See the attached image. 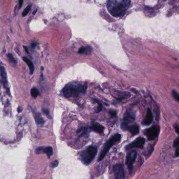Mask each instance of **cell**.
<instances>
[{
    "label": "cell",
    "mask_w": 179,
    "mask_h": 179,
    "mask_svg": "<svg viewBox=\"0 0 179 179\" xmlns=\"http://www.w3.org/2000/svg\"><path fill=\"white\" fill-rule=\"evenodd\" d=\"M130 3V0H109L108 10L114 17L121 18L125 14Z\"/></svg>",
    "instance_id": "6da1fadb"
},
{
    "label": "cell",
    "mask_w": 179,
    "mask_h": 179,
    "mask_svg": "<svg viewBox=\"0 0 179 179\" xmlns=\"http://www.w3.org/2000/svg\"><path fill=\"white\" fill-rule=\"evenodd\" d=\"M87 85L80 82H72L65 86L63 93L65 97L74 98L84 94L86 92Z\"/></svg>",
    "instance_id": "7a4b0ae2"
},
{
    "label": "cell",
    "mask_w": 179,
    "mask_h": 179,
    "mask_svg": "<svg viewBox=\"0 0 179 179\" xmlns=\"http://www.w3.org/2000/svg\"><path fill=\"white\" fill-rule=\"evenodd\" d=\"M97 153V148L93 146H90L85 150L80 152L79 154L80 159L84 165L88 166L94 159Z\"/></svg>",
    "instance_id": "3957f363"
},
{
    "label": "cell",
    "mask_w": 179,
    "mask_h": 179,
    "mask_svg": "<svg viewBox=\"0 0 179 179\" xmlns=\"http://www.w3.org/2000/svg\"><path fill=\"white\" fill-rule=\"evenodd\" d=\"M121 139V136L119 134H115L110 138L109 140H107L106 143L105 144L104 146L102 149L100 156H99L98 161H100L105 157L107 153L109 152L111 148L114 146L115 143H117L120 141Z\"/></svg>",
    "instance_id": "277c9868"
},
{
    "label": "cell",
    "mask_w": 179,
    "mask_h": 179,
    "mask_svg": "<svg viewBox=\"0 0 179 179\" xmlns=\"http://www.w3.org/2000/svg\"><path fill=\"white\" fill-rule=\"evenodd\" d=\"M160 127L158 125H154L147 129L144 131V134L146 136L149 140L152 141L155 140L159 135Z\"/></svg>",
    "instance_id": "5b68a950"
},
{
    "label": "cell",
    "mask_w": 179,
    "mask_h": 179,
    "mask_svg": "<svg viewBox=\"0 0 179 179\" xmlns=\"http://www.w3.org/2000/svg\"><path fill=\"white\" fill-rule=\"evenodd\" d=\"M137 152L135 150H132L127 154L125 159V164L127 165L129 170L131 172L133 170V166L136 159L137 158Z\"/></svg>",
    "instance_id": "8992f818"
},
{
    "label": "cell",
    "mask_w": 179,
    "mask_h": 179,
    "mask_svg": "<svg viewBox=\"0 0 179 179\" xmlns=\"http://www.w3.org/2000/svg\"><path fill=\"white\" fill-rule=\"evenodd\" d=\"M145 143V139L143 137H139L134 141L129 143L125 146V150H130L133 148L142 149Z\"/></svg>",
    "instance_id": "52a82bcc"
},
{
    "label": "cell",
    "mask_w": 179,
    "mask_h": 179,
    "mask_svg": "<svg viewBox=\"0 0 179 179\" xmlns=\"http://www.w3.org/2000/svg\"><path fill=\"white\" fill-rule=\"evenodd\" d=\"M121 128L124 130H127L130 132L133 136L137 135L139 133V127L137 125H129L128 123L122 122Z\"/></svg>",
    "instance_id": "ba28073f"
},
{
    "label": "cell",
    "mask_w": 179,
    "mask_h": 179,
    "mask_svg": "<svg viewBox=\"0 0 179 179\" xmlns=\"http://www.w3.org/2000/svg\"><path fill=\"white\" fill-rule=\"evenodd\" d=\"M113 171L116 179H122L125 177L124 166L121 164L115 165L113 168Z\"/></svg>",
    "instance_id": "9c48e42d"
},
{
    "label": "cell",
    "mask_w": 179,
    "mask_h": 179,
    "mask_svg": "<svg viewBox=\"0 0 179 179\" xmlns=\"http://www.w3.org/2000/svg\"><path fill=\"white\" fill-rule=\"evenodd\" d=\"M135 119V112L132 109H128L124 115V122H132Z\"/></svg>",
    "instance_id": "30bf717a"
},
{
    "label": "cell",
    "mask_w": 179,
    "mask_h": 179,
    "mask_svg": "<svg viewBox=\"0 0 179 179\" xmlns=\"http://www.w3.org/2000/svg\"><path fill=\"white\" fill-rule=\"evenodd\" d=\"M153 116L152 112L151 110L149 108L147 110L146 112V116L145 118V119H143L142 124L143 125H150L151 124L152 121H153Z\"/></svg>",
    "instance_id": "8fae6325"
},
{
    "label": "cell",
    "mask_w": 179,
    "mask_h": 179,
    "mask_svg": "<svg viewBox=\"0 0 179 179\" xmlns=\"http://www.w3.org/2000/svg\"><path fill=\"white\" fill-rule=\"evenodd\" d=\"M90 129H91V130H93V131L101 134L104 131L105 128L103 125H101L100 124H98V123H94L91 125Z\"/></svg>",
    "instance_id": "7c38bea8"
},
{
    "label": "cell",
    "mask_w": 179,
    "mask_h": 179,
    "mask_svg": "<svg viewBox=\"0 0 179 179\" xmlns=\"http://www.w3.org/2000/svg\"><path fill=\"white\" fill-rule=\"evenodd\" d=\"M0 75L2 77V79L3 80L5 86H8L7 72H6V70H5V68L3 66H1L0 67Z\"/></svg>",
    "instance_id": "4fadbf2b"
},
{
    "label": "cell",
    "mask_w": 179,
    "mask_h": 179,
    "mask_svg": "<svg viewBox=\"0 0 179 179\" xmlns=\"http://www.w3.org/2000/svg\"><path fill=\"white\" fill-rule=\"evenodd\" d=\"M23 60H24V62L27 64V65H28V68H29V70H30V72H31V74H33V73H34V66L33 65L32 62L30 59H28L26 57H23Z\"/></svg>",
    "instance_id": "5bb4252c"
},
{
    "label": "cell",
    "mask_w": 179,
    "mask_h": 179,
    "mask_svg": "<svg viewBox=\"0 0 179 179\" xmlns=\"http://www.w3.org/2000/svg\"><path fill=\"white\" fill-rule=\"evenodd\" d=\"M92 51V48L90 46H88V47H81L80 48L78 51V53L79 54H90L91 52Z\"/></svg>",
    "instance_id": "9a60e30c"
},
{
    "label": "cell",
    "mask_w": 179,
    "mask_h": 179,
    "mask_svg": "<svg viewBox=\"0 0 179 179\" xmlns=\"http://www.w3.org/2000/svg\"><path fill=\"white\" fill-rule=\"evenodd\" d=\"M44 153H45L48 156V158H49L53 155V150L52 147L51 146H46L44 148Z\"/></svg>",
    "instance_id": "2e32d148"
},
{
    "label": "cell",
    "mask_w": 179,
    "mask_h": 179,
    "mask_svg": "<svg viewBox=\"0 0 179 179\" xmlns=\"http://www.w3.org/2000/svg\"><path fill=\"white\" fill-rule=\"evenodd\" d=\"M77 133L79 134L80 137L81 136H87V128L86 127H81L78 129Z\"/></svg>",
    "instance_id": "e0dca14e"
},
{
    "label": "cell",
    "mask_w": 179,
    "mask_h": 179,
    "mask_svg": "<svg viewBox=\"0 0 179 179\" xmlns=\"http://www.w3.org/2000/svg\"><path fill=\"white\" fill-rule=\"evenodd\" d=\"M35 120H36V122L38 123V124H39V125H43L44 124V121L43 119V118L41 117L39 115H37L35 116Z\"/></svg>",
    "instance_id": "ac0fdd59"
},
{
    "label": "cell",
    "mask_w": 179,
    "mask_h": 179,
    "mask_svg": "<svg viewBox=\"0 0 179 179\" xmlns=\"http://www.w3.org/2000/svg\"><path fill=\"white\" fill-rule=\"evenodd\" d=\"M31 95L33 97L36 98L39 95V91L36 88H33L31 90Z\"/></svg>",
    "instance_id": "d6986e66"
},
{
    "label": "cell",
    "mask_w": 179,
    "mask_h": 179,
    "mask_svg": "<svg viewBox=\"0 0 179 179\" xmlns=\"http://www.w3.org/2000/svg\"><path fill=\"white\" fill-rule=\"evenodd\" d=\"M31 8H32V5H31V4H29V5H28V7L25 8V10H24V11H23V16H25L28 15L29 11L31 10Z\"/></svg>",
    "instance_id": "ffe728a7"
},
{
    "label": "cell",
    "mask_w": 179,
    "mask_h": 179,
    "mask_svg": "<svg viewBox=\"0 0 179 179\" xmlns=\"http://www.w3.org/2000/svg\"><path fill=\"white\" fill-rule=\"evenodd\" d=\"M172 95L173 97L174 100H176V101H179V94H178V93L176 90H173L172 91Z\"/></svg>",
    "instance_id": "44dd1931"
},
{
    "label": "cell",
    "mask_w": 179,
    "mask_h": 179,
    "mask_svg": "<svg viewBox=\"0 0 179 179\" xmlns=\"http://www.w3.org/2000/svg\"><path fill=\"white\" fill-rule=\"evenodd\" d=\"M95 101L97 102L98 105V106L97 108V109H96V112H100V111H101V110L103 109L102 105L101 104V103L99 102V101H98L96 100H95Z\"/></svg>",
    "instance_id": "7402d4cb"
},
{
    "label": "cell",
    "mask_w": 179,
    "mask_h": 179,
    "mask_svg": "<svg viewBox=\"0 0 179 179\" xmlns=\"http://www.w3.org/2000/svg\"><path fill=\"white\" fill-rule=\"evenodd\" d=\"M8 59H9L11 62H12L13 63H16V60L14 58L13 55H12L11 54H8Z\"/></svg>",
    "instance_id": "603a6c76"
},
{
    "label": "cell",
    "mask_w": 179,
    "mask_h": 179,
    "mask_svg": "<svg viewBox=\"0 0 179 179\" xmlns=\"http://www.w3.org/2000/svg\"><path fill=\"white\" fill-rule=\"evenodd\" d=\"M42 110L43 112V113L46 116H47V117L49 118V119H51V115H50V114H49V111L47 110V109H43Z\"/></svg>",
    "instance_id": "cb8c5ba5"
},
{
    "label": "cell",
    "mask_w": 179,
    "mask_h": 179,
    "mask_svg": "<svg viewBox=\"0 0 179 179\" xmlns=\"http://www.w3.org/2000/svg\"><path fill=\"white\" fill-rule=\"evenodd\" d=\"M44 147H39L37 149L36 151V153L40 154V153H44Z\"/></svg>",
    "instance_id": "d4e9b609"
},
{
    "label": "cell",
    "mask_w": 179,
    "mask_h": 179,
    "mask_svg": "<svg viewBox=\"0 0 179 179\" xmlns=\"http://www.w3.org/2000/svg\"><path fill=\"white\" fill-rule=\"evenodd\" d=\"M179 145V138L177 137L174 140V143H173V146H174V147H178Z\"/></svg>",
    "instance_id": "484cf974"
},
{
    "label": "cell",
    "mask_w": 179,
    "mask_h": 179,
    "mask_svg": "<svg viewBox=\"0 0 179 179\" xmlns=\"http://www.w3.org/2000/svg\"><path fill=\"white\" fill-rule=\"evenodd\" d=\"M109 114L110 115V116L111 117H115L117 115V112H116V111H110Z\"/></svg>",
    "instance_id": "4316f807"
},
{
    "label": "cell",
    "mask_w": 179,
    "mask_h": 179,
    "mask_svg": "<svg viewBox=\"0 0 179 179\" xmlns=\"http://www.w3.org/2000/svg\"><path fill=\"white\" fill-rule=\"evenodd\" d=\"M174 128H175V130H176V132L177 133V134H179V126L178 124H176L175 125H174Z\"/></svg>",
    "instance_id": "83f0119b"
},
{
    "label": "cell",
    "mask_w": 179,
    "mask_h": 179,
    "mask_svg": "<svg viewBox=\"0 0 179 179\" xmlns=\"http://www.w3.org/2000/svg\"><path fill=\"white\" fill-rule=\"evenodd\" d=\"M59 165V161L57 160H56V161H54V163L52 164V167L53 168H55L56 166H58Z\"/></svg>",
    "instance_id": "f1b7e54d"
},
{
    "label": "cell",
    "mask_w": 179,
    "mask_h": 179,
    "mask_svg": "<svg viewBox=\"0 0 179 179\" xmlns=\"http://www.w3.org/2000/svg\"><path fill=\"white\" fill-rule=\"evenodd\" d=\"M179 148L176 147V152H175V157L177 158L179 157Z\"/></svg>",
    "instance_id": "f546056e"
},
{
    "label": "cell",
    "mask_w": 179,
    "mask_h": 179,
    "mask_svg": "<svg viewBox=\"0 0 179 179\" xmlns=\"http://www.w3.org/2000/svg\"><path fill=\"white\" fill-rule=\"evenodd\" d=\"M23 4V0H19V8H21Z\"/></svg>",
    "instance_id": "4dcf8cb0"
},
{
    "label": "cell",
    "mask_w": 179,
    "mask_h": 179,
    "mask_svg": "<svg viewBox=\"0 0 179 179\" xmlns=\"http://www.w3.org/2000/svg\"><path fill=\"white\" fill-rule=\"evenodd\" d=\"M24 48L25 50V51H26V53H28V48H27L26 47H25V46H24Z\"/></svg>",
    "instance_id": "1f68e13d"
},
{
    "label": "cell",
    "mask_w": 179,
    "mask_h": 179,
    "mask_svg": "<svg viewBox=\"0 0 179 179\" xmlns=\"http://www.w3.org/2000/svg\"><path fill=\"white\" fill-rule=\"evenodd\" d=\"M37 11H38V10H36L35 11L33 12V14L34 15L35 14V13H36V12H37Z\"/></svg>",
    "instance_id": "d6a6232c"
}]
</instances>
